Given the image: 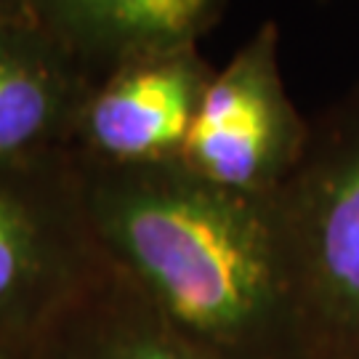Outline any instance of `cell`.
<instances>
[{
	"label": "cell",
	"instance_id": "cell-6",
	"mask_svg": "<svg viewBox=\"0 0 359 359\" xmlns=\"http://www.w3.org/2000/svg\"><path fill=\"white\" fill-rule=\"evenodd\" d=\"M99 77L38 25L0 32V157L72 149Z\"/></svg>",
	"mask_w": 359,
	"mask_h": 359
},
{
	"label": "cell",
	"instance_id": "cell-1",
	"mask_svg": "<svg viewBox=\"0 0 359 359\" xmlns=\"http://www.w3.org/2000/svg\"><path fill=\"white\" fill-rule=\"evenodd\" d=\"M75 157L104 258L176 330L218 359H306L269 197L221 189L181 160Z\"/></svg>",
	"mask_w": 359,
	"mask_h": 359
},
{
	"label": "cell",
	"instance_id": "cell-3",
	"mask_svg": "<svg viewBox=\"0 0 359 359\" xmlns=\"http://www.w3.org/2000/svg\"><path fill=\"white\" fill-rule=\"evenodd\" d=\"M104 266L75 152L0 157V348H35Z\"/></svg>",
	"mask_w": 359,
	"mask_h": 359
},
{
	"label": "cell",
	"instance_id": "cell-2",
	"mask_svg": "<svg viewBox=\"0 0 359 359\" xmlns=\"http://www.w3.org/2000/svg\"><path fill=\"white\" fill-rule=\"evenodd\" d=\"M269 213L306 359L359 348V112L311 133Z\"/></svg>",
	"mask_w": 359,
	"mask_h": 359
},
{
	"label": "cell",
	"instance_id": "cell-8",
	"mask_svg": "<svg viewBox=\"0 0 359 359\" xmlns=\"http://www.w3.org/2000/svg\"><path fill=\"white\" fill-rule=\"evenodd\" d=\"M32 359H218L176 330L120 271H104L56 317Z\"/></svg>",
	"mask_w": 359,
	"mask_h": 359
},
{
	"label": "cell",
	"instance_id": "cell-9",
	"mask_svg": "<svg viewBox=\"0 0 359 359\" xmlns=\"http://www.w3.org/2000/svg\"><path fill=\"white\" fill-rule=\"evenodd\" d=\"M22 25H38L29 8V0H0V32Z\"/></svg>",
	"mask_w": 359,
	"mask_h": 359
},
{
	"label": "cell",
	"instance_id": "cell-11",
	"mask_svg": "<svg viewBox=\"0 0 359 359\" xmlns=\"http://www.w3.org/2000/svg\"><path fill=\"white\" fill-rule=\"evenodd\" d=\"M311 359H359V348H346V351H330V354H320Z\"/></svg>",
	"mask_w": 359,
	"mask_h": 359
},
{
	"label": "cell",
	"instance_id": "cell-5",
	"mask_svg": "<svg viewBox=\"0 0 359 359\" xmlns=\"http://www.w3.org/2000/svg\"><path fill=\"white\" fill-rule=\"evenodd\" d=\"M213 75L197 46L112 67L90 88L72 149L115 165L176 160Z\"/></svg>",
	"mask_w": 359,
	"mask_h": 359
},
{
	"label": "cell",
	"instance_id": "cell-10",
	"mask_svg": "<svg viewBox=\"0 0 359 359\" xmlns=\"http://www.w3.org/2000/svg\"><path fill=\"white\" fill-rule=\"evenodd\" d=\"M0 359H32V348H0Z\"/></svg>",
	"mask_w": 359,
	"mask_h": 359
},
{
	"label": "cell",
	"instance_id": "cell-7",
	"mask_svg": "<svg viewBox=\"0 0 359 359\" xmlns=\"http://www.w3.org/2000/svg\"><path fill=\"white\" fill-rule=\"evenodd\" d=\"M224 0H29L40 29L96 77L147 53L197 46Z\"/></svg>",
	"mask_w": 359,
	"mask_h": 359
},
{
	"label": "cell",
	"instance_id": "cell-4",
	"mask_svg": "<svg viewBox=\"0 0 359 359\" xmlns=\"http://www.w3.org/2000/svg\"><path fill=\"white\" fill-rule=\"evenodd\" d=\"M309 139L285 88L280 29L266 22L213 75L176 160L221 189L269 197L298 168Z\"/></svg>",
	"mask_w": 359,
	"mask_h": 359
}]
</instances>
